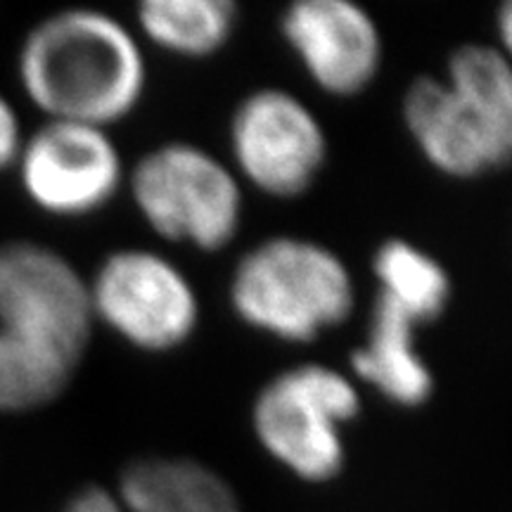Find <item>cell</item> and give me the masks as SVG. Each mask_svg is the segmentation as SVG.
Returning a JSON list of instances; mask_svg holds the SVG:
<instances>
[{
    "mask_svg": "<svg viewBox=\"0 0 512 512\" xmlns=\"http://www.w3.org/2000/svg\"><path fill=\"white\" fill-rule=\"evenodd\" d=\"M17 86L43 121L112 131L143 105L147 48L136 29L100 8H62L29 27L15 57Z\"/></svg>",
    "mask_w": 512,
    "mask_h": 512,
    "instance_id": "6da1fadb",
    "label": "cell"
},
{
    "mask_svg": "<svg viewBox=\"0 0 512 512\" xmlns=\"http://www.w3.org/2000/svg\"><path fill=\"white\" fill-rule=\"evenodd\" d=\"M401 124L425 164L451 181L512 166V62L496 46L463 43L441 74H418L401 98Z\"/></svg>",
    "mask_w": 512,
    "mask_h": 512,
    "instance_id": "7a4b0ae2",
    "label": "cell"
},
{
    "mask_svg": "<svg viewBox=\"0 0 512 512\" xmlns=\"http://www.w3.org/2000/svg\"><path fill=\"white\" fill-rule=\"evenodd\" d=\"M228 304L249 330L280 344H313L349 323L356 278L325 242L280 233L254 242L228 275Z\"/></svg>",
    "mask_w": 512,
    "mask_h": 512,
    "instance_id": "3957f363",
    "label": "cell"
},
{
    "mask_svg": "<svg viewBox=\"0 0 512 512\" xmlns=\"http://www.w3.org/2000/svg\"><path fill=\"white\" fill-rule=\"evenodd\" d=\"M245 185L214 150L166 140L128 166L126 192L150 233L166 245L219 254L245 226Z\"/></svg>",
    "mask_w": 512,
    "mask_h": 512,
    "instance_id": "277c9868",
    "label": "cell"
},
{
    "mask_svg": "<svg viewBox=\"0 0 512 512\" xmlns=\"http://www.w3.org/2000/svg\"><path fill=\"white\" fill-rule=\"evenodd\" d=\"M363 394L347 370L323 361L283 368L256 389L249 430L261 451L306 484L337 479L347 465V430Z\"/></svg>",
    "mask_w": 512,
    "mask_h": 512,
    "instance_id": "5b68a950",
    "label": "cell"
},
{
    "mask_svg": "<svg viewBox=\"0 0 512 512\" xmlns=\"http://www.w3.org/2000/svg\"><path fill=\"white\" fill-rule=\"evenodd\" d=\"M86 280L95 328L140 354H171L200 330L202 297L195 280L155 247L112 249Z\"/></svg>",
    "mask_w": 512,
    "mask_h": 512,
    "instance_id": "8992f818",
    "label": "cell"
},
{
    "mask_svg": "<svg viewBox=\"0 0 512 512\" xmlns=\"http://www.w3.org/2000/svg\"><path fill=\"white\" fill-rule=\"evenodd\" d=\"M228 164L245 188L271 200H302L330 162V136L318 112L290 88L242 95L226 128Z\"/></svg>",
    "mask_w": 512,
    "mask_h": 512,
    "instance_id": "52a82bcc",
    "label": "cell"
},
{
    "mask_svg": "<svg viewBox=\"0 0 512 512\" xmlns=\"http://www.w3.org/2000/svg\"><path fill=\"white\" fill-rule=\"evenodd\" d=\"M12 171L36 211L79 221L105 211L126 190L128 164L107 128L43 121L24 136Z\"/></svg>",
    "mask_w": 512,
    "mask_h": 512,
    "instance_id": "ba28073f",
    "label": "cell"
},
{
    "mask_svg": "<svg viewBox=\"0 0 512 512\" xmlns=\"http://www.w3.org/2000/svg\"><path fill=\"white\" fill-rule=\"evenodd\" d=\"M0 328L83 366L95 332L86 273L43 242H0Z\"/></svg>",
    "mask_w": 512,
    "mask_h": 512,
    "instance_id": "9c48e42d",
    "label": "cell"
},
{
    "mask_svg": "<svg viewBox=\"0 0 512 512\" xmlns=\"http://www.w3.org/2000/svg\"><path fill=\"white\" fill-rule=\"evenodd\" d=\"M278 31L299 69L332 100L361 98L384 67V34L366 5L354 0H294Z\"/></svg>",
    "mask_w": 512,
    "mask_h": 512,
    "instance_id": "30bf717a",
    "label": "cell"
},
{
    "mask_svg": "<svg viewBox=\"0 0 512 512\" xmlns=\"http://www.w3.org/2000/svg\"><path fill=\"white\" fill-rule=\"evenodd\" d=\"M62 512H242L233 486L190 456H145L119 472L117 484L76 491Z\"/></svg>",
    "mask_w": 512,
    "mask_h": 512,
    "instance_id": "8fae6325",
    "label": "cell"
},
{
    "mask_svg": "<svg viewBox=\"0 0 512 512\" xmlns=\"http://www.w3.org/2000/svg\"><path fill=\"white\" fill-rule=\"evenodd\" d=\"M347 373L389 406L418 411L432 401L437 380L420 349V325L406 313L373 299L366 335L351 351Z\"/></svg>",
    "mask_w": 512,
    "mask_h": 512,
    "instance_id": "7c38bea8",
    "label": "cell"
},
{
    "mask_svg": "<svg viewBox=\"0 0 512 512\" xmlns=\"http://www.w3.org/2000/svg\"><path fill=\"white\" fill-rule=\"evenodd\" d=\"M131 27L145 48L200 62L230 46L240 27V8L233 0H143Z\"/></svg>",
    "mask_w": 512,
    "mask_h": 512,
    "instance_id": "4fadbf2b",
    "label": "cell"
},
{
    "mask_svg": "<svg viewBox=\"0 0 512 512\" xmlns=\"http://www.w3.org/2000/svg\"><path fill=\"white\" fill-rule=\"evenodd\" d=\"M375 297L413 318L420 328L437 323L453 299V280L446 266L406 238H387L370 256Z\"/></svg>",
    "mask_w": 512,
    "mask_h": 512,
    "instance_id": "5bb4252c",
    "label": "cell"
},
{
    "mask_svg": "<svg viewBox=\"0 0 512 512\" xmlns=\"http://www.w3.org/2000/svg\"><path fill=\"white\" fill-rule=\"evenodd\" d=\"M79 363L0 328V415H27L60 401Z\"/></svg>",
    "mask_w": 512,
    "mask_h": 512,
    "instance_id": "9a60e30c",
    "label": "cell"
},
{
    "mask_svg": "<svg viewBox=\"0 0 512 512\" xmlns=\"http://www.w3.org/2000/svg\"><path fill=\"white\" fill-rule=\"evenodd\" d=\"M24 136L27 133H24L22 117H19L15 102L5 93H0V176L15 169Z\"/></svg>",
    "mask_w": 512,
    "mask_h": 512,
    "instance_id": "2e32d148",
    "label": "cell"
},
{
    "mask_svg": "<svg viewBox=\"0 0 512 512\" xmlns=\"http://www.w3.org/2000/svg\"><path fill=\"white\" fill-rule=\"evenodd\" d=\"M494 27H496V41H498L496 48L512 62V0L503 3L501 8L496 10Z\"/></svg>",
    "mask_w": 512,
    "mask_h": 512,
    "instance_id": "e0dca14e",
    "label": "cell"
}]
</instances>
